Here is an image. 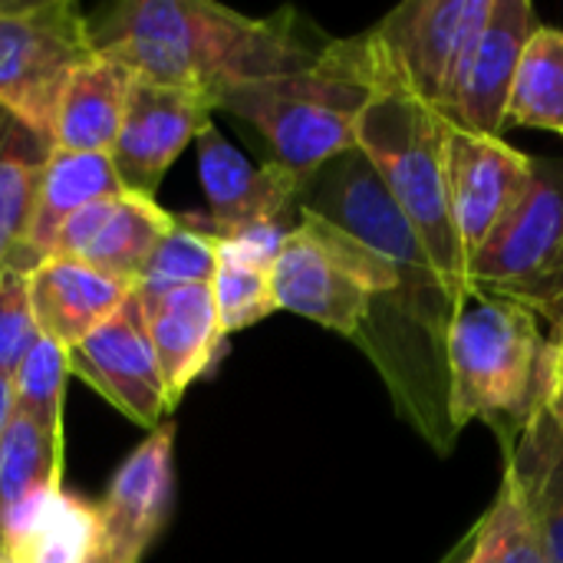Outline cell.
I'll use <instances>...</instances> for the list:
<instances>
[{"instance_id":"obj_3","label":"cell","mask_w":563,"mask_h":563,"mask_svg":"<svg viewBox=\"0 0 563 563\" xmlns=\"http://www.w3.org/2000/svg\"><path fill=\"white\" fill-rule=\"evenodd\" d=\"M369 96L373 53L360 33L327 43L307 69L224 92L218 109L251 122L274 148V162L303 181L356 148V122Z\"/></svg>"},{"instance_id":"obj_17","label":"cell","mask_w":563,"mask_h":563,"mask_svg":"<svg viewBox=\"0 0 563 563\" xmlns=\"http://www.w3.org/2000/svg\"><path fill=\"white\" fill-rule=\"evenodd\" d=\"M119 191H122V185H119V175H115L109 155L53 148L40 172L26 231L3 267H16V271L30 274L40 261L49 257L56 234L63 231V224L73 214H79L82 208H89L102 198H112Z\"/></svg>"},{"instance_id":"obj_32","label":"cell","mask_w":563,"mask_h":563,"mask_svg":"<svg viewBox=\"0 0 563 563\" xmlns=\"http://www.w3.org/2000/svg\"><path fill=\"white\" fill-rule=\"evenodd\" d=\"M89 563H122V561H115V558H112L109 551H102V548H99V551H96V558H92Z\"/></svg>"},{"instance_id":"obj_7","label":"cell","mask_w":563,"mask_h":563,"mask_svg":"<svg viewBox=\"0 0 563 563\" xmlns=\"http://www.w3.org/2000/svg\"><path fill=\"white\" fill-rule=\"evenodd\" d=\"M495 0H409L366 30L379 63L442 115L459 66Z\"/></svg>"},{"instance_id":"obj_10","label":"cell","mask_w":563,"mask_h":563,"mask_svg":"<svg viewBox=\"0 0 563 563\" xmlns=\"http://www.w3.org/2000/svg\"><path fill=\"white\" fill-rule=\"evenodd\" d=\"M198 148V178L208 198L205 218H185L201 228L208 238H221L254 224H287L297 214L300 178L280 168L277 162L251 165L241 148H234L221 129L211 122L195 139Z\"/></svg>"},{"instance_id":"obj_33","label":"cell","mask_w":563,"mask_h":563,"mask_svg":"<svg viewBox=\"0 0 563 563\" xmlns=\"http://www.w3.org/2000/svg\"><path fill=\"white\" fill-rule=\"evenodd\" d=\"M0 563H16V561H13V558H10V554H7V551L0 548Z\"/></svg>"},{"instance_id":"obj_9","label":"cell","mask_w":563,"mask_h":563,"mask_svg":"<svg viewBox=\"0 0 563 563\" xmlns=\"http://www.w3.org/2000/svg\"><path fill=\"white\" fill-rule=\"evenodd\" d=\"M69 369L135 426L158 429L172 412L135 290L102 327L69 350Z\"/></svg>"},{"instance_id":"obj_26","label":"cell","mask_w":563,"mask_h":563,"mask_svg":"<svg viewBox=\"0 0 563 563\" xmlns=\"http://www.w3.org/2000/svg\"><path fill=\"white\" fill-rule=\"evenodd\" d=\"M69 376H73L69 350L40 336L36 346L23 356V363L13 373L16 409L49 429H63V402H66Z\"/></svg>"},{"instance_id":"obj_6","label":"cell","mask_w":563,"mask_h":563,"mask_svg":"<svg viewBox=\"0 0 563 563\" xmlns=\"http://www.w3.org/2000/svg\"><path fill=\"white\" fill-rule=\"evenodd\" d=\"M465 287L525 303L544 317L563 290V165L534 158V181L492 241L468 257Z\"/></svg>"},{"instance_id":"obj_21","label":"cell","mask_w":563,"mask_h":563,"mask_svg":"<svg viewBox=\"0 0 563 563\" xmlns=\"http://www.w3.org/2000/svg\"><path fill=\"white\" fill-rule=\"evenodd\" d=\"M452 563H551L544 538L515 465H505L495 505L478 521Z\"/></svg>"},{"instance_id":"obj_29","label":"cell","mask_w":563,"mask_h":563,"mask_svg":"<svg viewBox=\"0 0 563 563\" xmlns=\"http://www.w3.org/2000/svg\"><path fill=\"white\" fill-rule=\"evenodd\" d=\"M544 419L563 435V317L551 327L544 353Z\"/></svg>"},{"instance_id":"obj_22","label":"cell","mask_w":563,"mask_h":563,"mask_svg":"<svg viewBox=\"0 0 563 563\" xmlns=\"http://www.w3.org/2000/svg\"><path fill=\"white\" fill-rule=\"evenodd\" d=\"M505 455L525 482L548 561L563 563V435L544 419V409Z\"/></svg>"},{"instance_id":"obj_5","label":"cell","mask_w":563,"mask_h":563,"mask_svg":"<svg viewBox=\"0 0 563 563\" xmlns=\"http://www.w3.org/2000/svg\"><path fill=\"white\" fill-rule=\"evenodd\" d=\"M92 56L89 20L76 3L0 0V109L33 132L49 139L66 82Z\"/></svg>"},{"instance_id":"obj_15","label":"cell","mask_w":563,"mask_h":563,"mask_svg":"<svg viewBox=\"0 0 563 563\" xmlns=\"http://www.w3.org/2000/svg\"><path fill=\"white\" fill-rule=\"evenodd\" d=\"M135 297L158 360L168 406L175 409L188 386L208 373L228 333L221 330L211 287H172L152 294L135 290Z\"/></svg>"},{"instance_id":"obj_30","label":"cell","mask_w":563,"mask_h":563,"mask_svg":"<svg viewBox=\"0 0 563 563\" xmlns=\"http://www.w3.org/2000/svg\"><path fill=\"white\" fill-rule=\"evenodd\" d=\"M13 409H16V396H13V376L0 373V435H3V429L10 426V419H13Z\"/></svg>"},{"instance_id":"obj_31","label":"cell","mask_w":563,"mask_h":563,"mask_svg":"<svg viewBox=\"0 0 563 563\" xmlns=\"http://www.w3.org/2000/svg\"><path fill=\"white\" fill-rule=\"evenodd\" d=\"M561 317H563V290L558 294V300H554V303H551V307L544 310V317H541V320H548V323L554 327V323H558Z\"/></svg>"},{"instance_id":"obj_25","label":"cell","mask_w":563,"mask_h":563,"mask_svg":"<svg viewBox=\"0 0 563 563\" xmlns=\"http://www.w3.org/2000/svg\"><path fill=\"white\" fill-rule=\"evenodd\" d=\"M218 271L214 241L185 218H175V228L162 238L148 257L135 290H172V287H211Z\"/></svg>"},{"instance_id":"obj_12","label":"cell","mask_w":563,"mask_h":563,"mask_svg":"<svg viewBox=\"0 0 563 563\" xmlns=\"http://www.w3.org/2000/svg\"><path fill=\"white\" fill-rule=\"evenodd\" d=\"M538 26L541 23L528 0H495L488 23L459 66V76L442 106V119L455 129L501 139L508 125L515 73Z\"/></svg>"},{"instance_id":"obj_13","label":"cell","mask_w":563,"mask_h":563,"mask_svg":"<svg viewBox=\"0 0 563 563\" xmlns=\"http://www.w3.org/2000/svg\"><path fill=\"white\" fill-rule=\"evenodd\" d=\"M102 541L115 561L142 563L175 508V422H162L112 475L96 505Z\"/></svg>"},{"instance_id":"obj_2","label":"cell","mask_w":563,"mask_h":563,"mask_svg":"<svg viewBox=\"0 0 563 563\" xmlns=\"http://www.w3.org/2000/svg\"><path fill=\"white\" fill-rule=\"evenodd\" d=\"M544 353L548 336L534 310L465 287L445 340L449 422L455 435L472 422H485L508 452L544 409Z\"/></svg>"},{"instance_id":"obj_20","label":"cell","mask_w":563,"mask_h":563,"mask_svg":"<svg viewBox=\"0 0 563 563\" xmlns=\"http://www.w3.org/2000/svg\"><path fill=\"white\" fill-rule=\"evenodd\" d=\"M63 488V429L13 409L0 435V515Z\"/></svg>"},{"instance_id":"obj_28","label":"cell","mask_w":563,"mask_h":563,"mask_svg":"<svg viewBox=\"0 0 563 563\" xmlns=\"http://www.w3.org/2000/svg\"><path fill=\"white\" fill-rule=\"evenodd\" d=\"M36 340L40 327L30 307L26 271L0 267V373L13 376Z\"/></svg>"},{"instance_id":"obj_4","label":"cell","mask_w":563,"mask_h":563,"mask_svg":"<svg viewBox=\"0 0 563 563\" xmlns=\"http://www.w3.org/2000/svg\"><path fill=\"white\" fill-rule=\"evenodd\" d=\"M369 53L373 96L356 122V148L376 168L379 181L416 228L439 277L459 300L465 290V257L455 241L445 185L449 122L379 63L373 43Z\"/></svg>"},{"instance_id":"obj_11","label":"cell","mask_w":563,"mask_h":563,"mask_svg":"<svg viewBox=\"0 0 563 563\" xmlns=\"http://www.w3.org/2000/svg\"><path fill=\"white\" fill-rule=\"evenodd\" d=\"M211 112L214 102L198 92L135 79L122 129L109 152L122 191L155 198L175 158L198 139L205 125H211Z\"/></svg>"},{"instance_id":"obj_8","label":"cell","mask_w":563,"mask_h":563,"mask_svg":"<svg viewBox=\"0 0 563 563\" xmlns=\"http://www.w3.org/2000/svg\"><path fill=\"white\" fill-rule=\"evenodd\" d=\"M534 181V158L505 139L475 135L449 122L445 139V185L455 241L468 264L492 234L511 218Z\"/></svg>"},{"instance_id":"obj_14","label":"cell","mask_w":563,"mask_h":563,"mask_svg":"<svg viewBox=\"0 0 563 563\" xmlns=\"http://www.w3.org/2000/svg\"><path fill=\"white\" fill-rule=\"evenodd\" d=\"M175 228V214L155 198L119 191L73 214L53 241L49 257H73L135 287L162 238Z\"/></svg>"},{"instance_id":"obj_18","label":"cell","mask_w":563,"mask_h":563,"mask_svg":"<svg viewBox=\"0 0 563 563\" xmlns=\"http://www.w3.org/2000/svg\"><path fill=\"white\" fill-rule=\"evenodd\" d=\"M99 541V508L63 488L0 515V548L16 563H89Z\"/></svg>"},{"instance_id":"obj_19","label":"cell","mask_w":563,"mask_h":563,"mask_svg":"<svg viewBox=\"0 0 563 563\" xmlns=\"http://www.w3.org/2000/svg\"><path fill=\"white\" fill-rule=\"evenodd\" d=\"M132 82L135 76L102 53L82 63L59 96L49 132L53 148L109 155L122 129Z\"/></svg>"},{"instance_id":"obj_24","label":"cell","mask_w":563,"mask_h":563,"mask_svg":"<svg viewBox=\"0 0 563 563\" xmlns=\"http://www.w3.org/2000/svg\"><path fill=\"white\" fill-rule=\"evenodd\" d=\"M508 122L563 135V30L538 26L521 53Z\"/></svg>"},{"instance_id":"obj_16","label":"cell","mask_w":563,"mask_h":563,"mask_svg":"<svg viewBox=\"0 0 563 563\" xmlns=\"http://www.w3.org/2000/svg\"><path fill=\"white\" fill-rule=\"evenodd\" d=\"M40 336L73 350L102 327L135 290L132 284L73 257H46L26 274Z\"/></svg>"},{"instance_id":"obj_1","label":"cell","mask_w":563,"mask_h":563,"mask_svg":"<svg viewBox=\"0 0 563 563\" xmlns=\"http://www.w3.org/2000/svg\"><path fill=\"white\" fill-rule=\"evenodd\" d=\"M89 20L92 49L122 63L135 79L198 92H224L307 69L320 49L300 36L294 13L257 20L211 0H122Z\"/></svg>"},{"instance_id":"obj_27","label":"cell","mask_w":563,"mask_h":563,"mask_svg":"<svg viewBox=\"0 0 563 563\" xmlns=\"http://www.w3.org/2000/svg\"><path fill=\"white\" fill-rule=\"evenodd\" d=\"M211 297L218 307V320L224 333L247 330L271 313H277L274 287H271V267L218 254V271L211 280Z\"/></svg>"},{"instance_id":"obj_23","label":"cell","mask_w":563,"mask_h":563,"mask_svg":"<svg viewBox=\"0 0 563 563\" xmlns=\"http://www.w3.org/2000/svg\"><path fill=\"white\" fill-rule=\"evenodd\" d=\"M49 152L53 145L46 135L0 109V267L10 261L26 231L40 172Z\"/></svg>"}]
</instances>
